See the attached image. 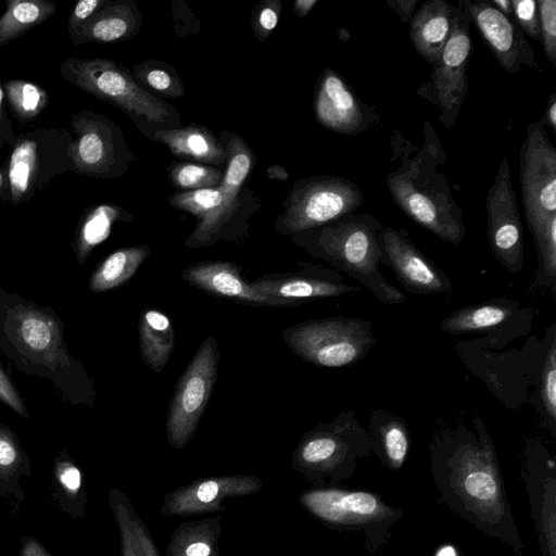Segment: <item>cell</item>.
Masks as SVG:
<instances>
[{
    "label": "cell",
    "mask_w": 556,
    "mask_h": 556,
    "mask_svg": "<svg viewBox=\"0 0 556 556\" xmlns=\"http://www.w3.org/2000/svg\"><path fill=\"white\" fill-rule=\"evenodd\" d=\"M0 349L20 371L52 381L67 401L93 405L90 379L67 350L52 309L0 290Z\"/></svg>",
    "instance_id": "1"
},
{
    "label": "cell",
    "mask_w": 556,
    "mask_h": 556,
    "mask_svg": "<svg viewBox=\"0 0 556 556\" xmlns=\"http://www.w3.org/2000/svg\"><path fill=\"white\" fill-rule=\"evenodd\" d=\"M263 488V481L254 476H220L197 479L167 493L161 506L162 515L195 516L222 513L225 500L251 495Z\"/></svg>",
    "instance_id": "21"
},
{
    "label": "cell",
    "mask_w": 556,
    "mask_h": 556,
    "mask_svg": "<svg viewBox=\"0 0 556 556\" xmlns=\"http://www.w3.org/2000/svg\"><path fill=\"white\" fill-rule=\"evenodd\" d=\"M457 5L446 0H426L409 21V39L432 66L438 62L454 27Z\"/></svg>",
    "instance_id": "23"
},
{
    "label": "cell",
    "mask_w": 556,
    "mask_h": 556,
    "mask_svg": "<svg viewBox=\"0 0 556 556\" xmlns=\"http://www.w3.org/2000/svg\"><path fill=\"white\" fill-rule=\"evenodd\" d=\"M435 556H456V552L453 546H444L439 549Z\"/></svg>",
    "instance_id": "54"
},
{
    "label": "cell",
    "mask_w": 556,
    "mask_h": 556,
    "mask_svg": "<svg viewBox=\"0 0 556 556\" xmlns=\"http://www.w3.org/2000/svg\"><path fill=\"white\" fill-rule=\"evenodd\" d=\"M143 22V16L134 0H108L80 27L73 45L92 41L116 42L136 36Z\"/></svg>",
    "instance_id": "24"
},
{
    "label": "cell",
    "mask_w": 556,
    "mask_h": 556,
    "mask_svg": "<svg viewBox=\"0 0 556 556\" xmlns=\"http://www.w3.org/2000/svg\"><path fill=\"white\" fill-rule=\"evenodd\" d=\"M153 141L165 144L176 157L194 163L225 166L226 151L218 137L205 126L190 125L159 131Z\"/></svg>",
    "instance_id": "26"
},
{
    "label": "cell",
    "mask_w": 556,
    "mask_h": 556,
    "mask_svg": "<svg viewBox=\"0 0 556 556\" xmlns=\"http://www.w3.org/2000/svg\"><path fill=\"white\" fill-rule=\"evenodd\" d=\"M368 435L354 410L342 412L329 422L308 430L292 455V467L308 477L325 471L350 456L353 451L368 446Z\"/></svg>",
    "instance_id": "16"
},
{
    "label": "cell",
    "mask_w": 556,
    "mask_h": 556,
    "mask_svg": "<svg viewBox=\"0 0 556 556\" xmlns=\"http://www.w3.org/2000/svg\"><path fill=\"white\" fill-rule=\"evenodd\" d=\"M266 174L270 179L276 180H286L289 177L286 168L277 164L270 165L267 168Z\"/></svg>",
    "instance_id": "51"
},
{
    "label": "cell",
    "mask_w": 556,
    "mask_h": 556,
    "mask_svg": "<svg viewBox=\"0 0 556 556\" xmlns=\"http://www.w3.org/2000/svg\"><path fill=\"white\" fill-rule=\"evenodd\" d=\"M470 18L458 3L452 34L433 65L430 79L422 83L416 96L440 110L439 121L451 128L460 115L468 92L467 68L472 52Z\"/></svg>",
    "instance_id": "12"
},
{
    "label": "cell",
    "mask_w": 556,
    "mask_h": 556,
    "mask_svg": "<svg viewBox=\"0 0 556 556\" xmlns=\"http://www.w3.org/2000/svg\"><path fill=\"white\" fill-rule=\"evenodd\" d=\"M167 175L177 191H192L219 186L224 172L194 162H173L167 167Z\"/></svg>",
    "instance_id": "39"
},
{
    "label": "cell",
    "mask_w": 556,
    "mask_h": 556,
    "mask_svg": "<svg viewBox=\"0 0 556 556\" xmlns=\"http://www.w3.org/2000/svg\"><path fill=\"white\" fill-rule=\"evenodd\" d=\"M31 475L26 451L17 435L0 421V496L23 502L25 492L20 480Z\"/></svg>",
    "instance_id": "32"
},
{
    "label": "cell",
    "mask_w": 556,
    "mask_h": 556,
    "mask_svg": "<svg viewBox=\"0 0 556 556\" xmlns=\"http://www.w3.org/2000/svg\"><path fill=\"white\" fill-rule=\"evenodd\" d=\"M313 108L318 124L346 136L368 131L381 118L374 105L364 102L346 80L329 67L317 79Z\"/></svg>",
    "instance_id": "18"
},
{
    "label": "cell",
    "mask_w": 556,
    "mask_h": 556,
    "mask_svg": "<svg viewBox=\"0 0 556 556\" xmlns=\"http://www.w3.org/2000/svg\"><path fill=\"white\" fill-rule=\"evenodd\" d=\"M251 286L273 300L277 307L361 291L359 287L345 282L338 270L307 263L296 271L263 275L251 281Z\"/></svg>",
    "instance_id": "20"
},
{
    "label": "cell",
    "mask_w": 556,
    "mask_h": 556,
    "mask_svg": "<svg viewBox=\"0 0 556 556\" xmlns=\"http://www.w3.org/2000/svg\"><path fill=\"white\" fill-rule=\"evenodd\" d=\"M4 97L21 122L37 118L48 104V93L39 85L25 79L12 78L2 84Z\"/></svg>",
    "instance_id": "38"
},
{
    "label": "cell",
    "mask_w": 556,
    "mask_h": 556,
    "mask_svg": "<svg viewBox=\"0 0 556 556\" xmlns=\"http://www.w3.org/2000/svg\"><path fill=\"white\" fill-rule=\"evenodd\" d=\"M382 223L370 214L351 213L323 226L291 236V241L311 256L363 285L380 303L401 304L406 294L391 285L380 270L378 236Z\"/></svg>",
    "instance_id": "3"
},
{
    "label": "cell",
    "mask_w": 556,
    "mask_h": 556,
    "mask_svg": "<svg viewBox=\"0 0 556 556\" xmlns=\"http://www.w3.org/2000/svg\"><path fill=\"white\" fill-rule=\"evenodd\" d=\"M224 197L220 186L192 191H177L167 198L168 204L197 217V224L205 222L216 211Z\"/></svg>",
    "instance_id": "40"
},
{
    "label": "cell",
    "mask_w": 556,
    "mask_h": 556,
    "mask_svg": "<svg viewBox=\"0 0 556 556\" xmlns=\"http://www.w3.org/2000/svg\"><path fill=\"white\" fill-rule=\"evenodd\" d=\"M135 216L122 206L103 203L89 207L76 231L74 250L77 262L83 265L96 245L103 242L117 222L129 223Z\"/></svg>",
    "instance_id": "30"
},
{
    "label": "cell",
    "mask_w": 556,
    "mask_h": 556,
    "mask_svg": "<svg viewBox=\"0 0 556 556\" xmlns=\"http://www.w3.org/2000/svg\"><path fill=\"white\" fill-rule=\"evenodd\" d=\"M71 142L72 134L65 128H36L16 135L2 167L10 204L28 202L54 177L70 170Z\"/></svg>",
    "instance_id": "9"
},
{
    "label": "cell",
    "mask_w": 556,
    "mask_h": 556,
    "mask_svg": "<svg viewBox=\"0 0 556 556\" xmlns=\"http://www.w3.org/2000/svg\"><path fill=\"white\" fill-rule=\"evenodd\" d=\"M226 151L224 177L219 186L224 191L219 207L186 239L191 249L206 248L218 241L236 242L248 236L249 220L257 212L261 201L250 189L243 188L254 164L255 155L238 134L222 130L218 137Z\"/></svg>",
    "instance_id": "6"
},
{
    "label": "cell",
    "mask_w": 556,
    "mask_h": 556,
    "mask_svg": "<svg viewBox=\"0 0 556 556\" xmlns=\"http://www.w3.org/2000/svg\"><path fill=\"white\" fill-rule=\"evenodd\" d=\"M0 402L16 414L28 418V410L8 374L0 366Z\"/></svg>",
    "instance_id": "45"
},
{
    "label": "cell",
    "mask_w": 556,
    "mask_h": 556,
    "mask_svg": "<svg viewBox=\"0 0 556 556\" xmlns=\"http://www.w3.org/2000/svg\"><path fill=\"white\" fill-rule=\"evenodd\" d=\"M540 42L547 62L556 68V0H539Z\"/></svg>",
    "instance_id": "41"
},
{
    "label": "cell",
    "mask_w": 556,
    "mask_h": 556,
    "mask_svg": "<svg viewBox=\"0 0 556 556\" xmlns=\"http://www.w3.org/2000/svg\"><path fill=\"white\" fill-rule=\"evenodd\" d=\"M181 278L194 288L223 299L251 306L277 307L268 296L257 292L238 264L229 261H202L187 266Z\"/></svg>",
    "instance_id": "22"
},
{
    "label": "cell",
    "mask_w": 556,
    "mask_h": 556,
    "mask_svg": "<svg viewBox=\"0 0 556 556\" xmlns=\"http://www.w3.org/2000/svg\"><path fill=\"white\" fill-rule=\"evenodd\" d=\"M52 498L60 510L74 519L86 515L87 490L83 473L71 456L62 451L53 462Z\"/></svg>",
    "instance_id": "31"
},
{
    "label": "cell",
    "mask_w": 556,
    "mask_h": 556,
    "mask_svg": "<svg viewBox=\"0 0 556 556\" xmlns=\"http://www.w3.org/2000/svg\"><path fill=\"white\" fill-rule=\"evenodd\" d=\"M556 324L545 336L530 338L521 350L495 352L477 338L458 340L455 350L464 366L509 409L529 403L530 389L535 387L543 357Z\"/></svg>",
    "instance_id": "7"
},
{
    "label": "cell",
    "mask_w": 556,
    "mask_h": 556,
    "mask_svg": "<svg viewBox=\"0 0 556 556\" xmlns=\"http://www.w3.org/2000/svg\"><path fill=\"white\" fill-rule=\"evenodd\" d=\"M18 556H53L46 546L30 535H22L20 539Z\"/></svg>",
    "instance_id": "47"
},
{
    "label": "cell",
    "mask_w": 556,
    "mask_h": 556,
    "mask_svg": "<svg viewBox=\"0 0 556 556\" xmlns=\"http://www.w3.org/2000/svg\"><path fill=\"white\" fill-rule=\"evenodd\" d=\"M541 119L546 127L556 134V94L554 92L549 96L547 108Z\"/></svg>",
    "instance_id": "49"
},
{
    "label": "cell",
    "mask_w": 556,
    "mask_h": 556,
    "mask_svg": "<svg viewBox=\"0 0 556 556\" xmlns=\"http://www.w3.org/2000/svg\"><path fill=\"white\" fill-rule=\"evenodd\" d=\"M4 91L0 81V150L5 147L11 148L16 140V134L4 106Z\"/></svg>",
    "instance_id": "46"
},
{
    "label": "cell",
    "mask_w": 556,
    "mask_h": 556,
    "mask_svg": "<svg viewBox=\"0 0 556 556\" xmlns=\"http://www.w3.org/2000/svg\"><path fill=\"white\" fill-rule=\"evenodd\" d=\"M378 241L380 263L393 270L408 293L426 295L454 291L447 274L417 248L405 229L383 226Z\"/></svg>",
    "instance_id": "17"
},
{
    "label": "cell",
    "mask_w": 556,
    "mask_h": 556,
    "mask_svg": "<svg viewBox=\"0 0 556 556\" xmlns=\"http://www.w3.org/2000/svg\"><path fill=\"white\" fill-rule=\"evenodd\" d=\"M282 12V3L279 0H262L252 11V30L260 42L268 39L278 24Z\"/></svg>",
    "instance_id": "42"
},
{
    "label": "cell",
    "mask_w": 556,
    "mask_h": 556,
    "mask_svg": "<svg viewBox=\"0 0 556 556\" xmlns=\"http://www.w3.org/2000/svg\"><path fill=\"white\" fill-rule=\"evenodd\" d=\"M219 353L214 337L206 338L177 381L166 416V438L176 451L193 437L217 379Z\"/></svg>",
    "instance_id": "13"
},
{
    "label": "cell",
    "mask_w": 556,
    "mask_h": 556,
    "mask_svg": "<svg viewBox=\"0 0 556 556\" xmlns=\"http://www.w3.org/2000/svg\"><path fill=\"white\" fill-rule=\"evenodd\" d=\"M495 8H497L505 15L513 17V5L510 0H492Z\"/></svg>",
    "instance_id": "52"
},
{
    "label": "cell",
    "mask_w": 556,
    "mask_h": 556,
    "mask_svg": "<svg viewBox=\"0 0 556 556\" xmlns=\"http://www.w3.org/2000/svg\"><path fill=\"white\" fill-rule=\"evenodd\" d=\"M485 208L490 249L508 273L518 274L525 262L523 229L507 156L488 190Z\"/></svg>",
    "instance_id": "15"
},
{
    "label": "cell",
    "mask_w": 556,
    "mask_h": 556,
    "mask_svg": "<svg viewBox=\"0 0 556 556\" xmlns=\"http://www.w3.org/2000/svg\"><path fill=\"white\" fill-rule=\"evenodd\" d=\"M150 252L149 245L140 244L111 253L92 273L89 279L91 291L100 293L126 283Z\"/></svg>",
    "instance_id": "33"
},
{
    "label": "cell",
    "mask_w": 556,
    "mask_h": 556,
    "mask_svg": "<svg viewBox=\"0 0 556 556\" xmlns=\"http://www.w3.org/2000/svg\"><path fill=\"white\" fill-rule=\"evenodd\" d=\"M135 79L154 96L162 98H181L186 94L185 86L176 72L168 63L159 60H148L132 66Z\"/></svg>",
    "instance_id": "37"
},
{
    "label": "cell",
    "mask_w": 556,
    "mask_h": 556,
    "mask_svg": "<svg viewBox=\"0 0 556 556\" xmlns=\"http://www.w3.org/2000/svg\"><path fill=\"white\" fill-rule=\"evenodd\" d=\"M533 311L518 300L492 299L460 307L440 324V329L451 336L482 334L477 338L490 349L500 350L510 341L530 333Z\"/></svg>",
    "instance_id": "14"
},
{
    "label": "cell",
    "mask_w": 556,
    "mask_h": 556,
    "mask_svg": "<svg viewBox=\"0 0 556 556\" xmlns=\"http://www.w3.org/2000/svg\"><path fill=\"white\" fill-rule=\"evenodd\" d=\"M318 3V0H296L293 3V11L299 17H306Z\"/></svg>",
    "instance_id": "50"
},
{
    "label": "cell",
    "mask_w": 556,
    "mask_h": 556,
    "mask_svg": "<svg viewBox=\"0 0 556 556\" xmlns=\"http://www.w3.org/2000/svg\"><path fill=\"white\" fill-rule=\"evenodd\" d=\"M369 430L377 438L390 464L401 466L409 447V433L405 420L384 408L374 409L370 415Z\"/></svg>",
    "instance_id": "35"
},
{
    "label": "cell",
    "mask_w": 556,
    "mask_h": 556,
    "mask_svg": "<svg viewBox=\"0 0 556 556\" xmlns=\"http://www.w3.org/2000/svg\"><path fill=\"white\" fill-rule=\"evenodd\" d=\"M70 124V172L99 179H115L127 173L136 157L113 119L81 110L71 116Z\"/></svg>",
    "instance_id": "11"
},
{
    "label": "cell",
    "mask_w": 556,
    "mask_h": 556,
    "mask_svg": "<svg viewBox=\"0 0 556 556\" xmlns=\"http://www.w3.org/2000/svg\"><path fill=\"white\" fill-rule=\"evenodd\" d=\"M222 515L187 521L172 533L165 556H219Z\"/></svg>",
    "instance_id": "29"
},
{
    "label": "cell",
    "mask_w": 556,
    "mask_h": 556,
    "mask_svg": "<svg viewBox=\"0 0 556 556\" xmlns=\"http://www.w3.org/2000/svg\"><path fill=\"white\" fill-rule=\"evenodd\" d=\"M458 3L504 71L516 74L523 66L541 68L533 47L513 17L502 13L491 1L459 0Z\"/></svg>",
    "instance_id": "19"
},
{
    "label": "cell",
    "mask_w": 556,
    "mask_h": 556,
    "mask_svg": "<svg viewBox=\"0 0 556 556\" xmlns=\"http://www.w3.org/2000/svg\"><path fill=\"white\" fill-rule=\"evenodd\" d=\"M0 17V45H7L52 17L56 4L49 0H7Z\"/></svg>",
    "instance_id": "34"
},
{
    "label": "cell",
    "mask_w": 556,
    "mask_h": 556,
    "mask_svg": "<svg viewBox=\"0 0 556 556\" xmlns=\"http://www.w3.org/2000/svg\"><path fill=\"white\" fill-rule=\"evenodd\" d=\"M513 18L525 36L540 42L538 2L535 0H511Z\"/></svg>",
    "instance_id": "43"
},
{
    "label": "cell",
    "mask_w": 556,
    "mask_h": 556,
    "mask_svg": "<svg viewBox=\"0 0 556 556\" xmlns=\"http://www.w3.org/2000/svg\"><path fill=\"white\" fill-rule=\"evenodd\" d=\"M138 332L143 364L154 372H161L175 345V331L169 317L155 308L146 307L140 313Z\"/></svg>",
    "instance_id": "28"
},
{
    "label": "cell",
    "mask_w": 556,
    "mask_h": 556,
    "mask_svg": "<svg viewBox=\"0 0 556 556\" xmlns=\"http://www.w3.org/2000/svg\"><path fill=\"white\" fill-rule=\"evenodd\" d=\"M299 500L312 515L332 523L368 517L378 510L376 497L366 492L317 489L303 492Z\"/></svg>",
    "instance_id": "25"
},
{
    "label": "cell",
    "mask_w": 556,
    "mask_h": 556,
    "mask_svg": "<svg viewBox=\"0 0 556 556\" xmlns=\"http://www.w3.org/2000/svg\"><path fill=\"white\" fill-rule=\"evenodd\" d=\"M0 201L9 202L8 186L2 170H0Z\"/></svg>",
    "instance_id": "53"
},
{
    "label": "cell",
    "mask_w": 556,
    "mask_h": 556,
    "mask_svg": "<svg viewBox=\"0 0 556 556\" xmlns=\"http://www.w3.org/2000/svg\"><path fill=\"white\" fill-rule=\"evenodd\" d=\"M389 8L396 13L403 23H408L415 14L419 1L418 0H388Z\"/></svg>",
    "instance_id": "48"
},
{
    "label": "cell",
    "mask_w": 556,
    "mask_h": 556,
    "mask_svg": "<svg viewBox=\"0 0 556 556\" xmlns=\"http://www.w3.org/2000/svg\"><path fill=\"white\" fill-rule=\"evenodd\" d=\"M534 388L535 391L531 393L529 403L554 431L556 426V329L551 334Z\"/></svg>",
    "instance_id": "36"
},
{
    "label": "cell",
    "mask_w": 556,
    "mask_h": 556,
    "mask_svg": "<svg viewBox=\"0 0 556 556\" xmlns=\"http://www.w3.org/2000/svg\"><path fill=\"white\" fill-rule=\"evenodd\" d=\"M106 1L108 0H80L75 4L67 23L70 40L75 38L83 24Z\"/></svg>",
    "instance_id": "44"
},
{
    "label": "cell",
    "mask_w": 556,
    "mask_h": 556,
    "mask_svg": "<svg viewBox=\"0 0 556 556\" xmlns=\"http://www.w3.org/2000/svg\"><path fill=\"white\" fill-rule=\"evenodd\" d=\"M519 185L536 250L534 285L556 298V148L542 119L527 126L519 153Z\"/></svg>",
    "instance_id": "4"
},
{
    "label": "cell",
    "mask_w": 556,
    "mask_h": 556,
    "mask_svg": "<svg viewBox=\"0 0 556 556\" xmlns=\"http://www.w3.org/2000/svg\"><path fill=\"white\" fill-rule=\"evenodd\" d=\"M425 141L416 147L399 130L392 137V160L386 185L394 203L416 224L441 240L458 245L466 236L462 207L455 201L442 165L445 154L429 121L424 122Z\"/></svg>",
    "instance_id": "2"
},
{
    "label": "cell",
    "mask_w": 556,
    "mask_h": 556,
    "mask_svg": "<svg viewBox=\"0 0 556 556\" xmlns=\"http://www.w3.org/2000/svg\"><path fill=\"white\" fill-rule=\"evenodd\" d=\"M109 506L119 533V556H161L150 529L118 488L110 489Z\"/></svg>",
    "instance_id": "27"
},
{
    "label": "cell",
    "mask_w": 556,
    "mask_h": 556,
    "mask_svg": "<svg viewBox=\"0 0 556 556\" xmlns=\"http://www.w3.org/2000/svg\"><path fill=\"white\" fill-rule=\"evenodd\" d=\"M282 339L304 362L323 368L354 365L378 342L369 320L351 316L298 323L282 331Z\"/></svg>",
    "instance_id": "8"
},
{
    "label": "cell",
    "mask_w": 556,
    "mask_h": 556,
    "mask_svg": "<svg viewBox=\"0 0 556 556\" xmlns=\"http://www.w3.org/2000/svg\"><path fill=\"white\" fill-rule=\"evenodd\" d=\"M364 201L359 186L344 177L309 176L296 180L281 206L282 213L274 222L281 236L316 228L354 213Z\"/></svg>",
    "instance_id": "10"
},
{
    "label": "cell",
    "mask_w": 556,
    "mask_h": 556,
    "mask_svg": "<svg viewBox=\"0 0 556 556\" xmlns=\"http://www.w3.org/2000/svg\"><path fill=\"white\" fill-rule=\"evenodd\" d=\"M59 73L76 88L122 110L149 140L159 131L181 126L175 106L146 90L131 71L113 60L68 58Z\"/></svg>",
    "instance_id": "5"
}]
</instances>
